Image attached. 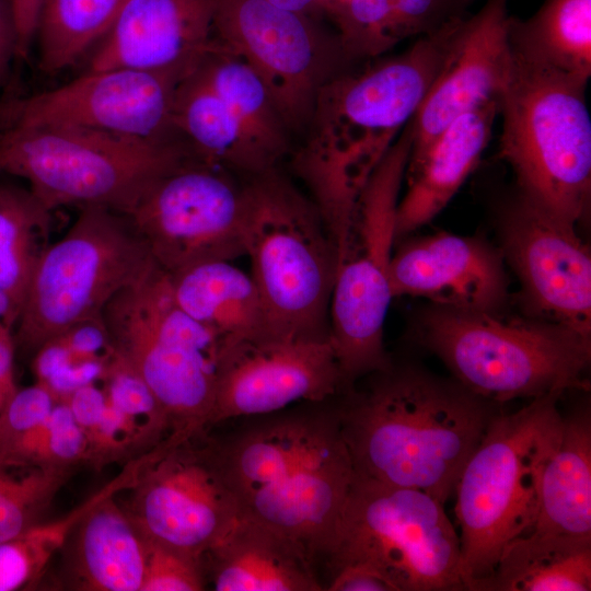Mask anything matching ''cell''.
<instances>
[{
    "label": "cell",
    "instance_id": "obj_36",
    "mask_svg": "<svg viewBox=\"0 0 591 591\" xmlns=\"http://www.w3.org/2000/svg\"><path fill=\"white\" fill-rule=\"evenodd\" d=\"M398 0H345L331 15L350 62L379 57L390 50L387 34Z\"/></svg>",
    "mask_w": 591,
    "mask_h": 591
},
{
    "label": "cell",
    "instance_id": "obj_3",
    "mask_svg": "<svg viewBox=\"0 0 591 591\" xmlns=\"http://www.w3.org/2000/svg\"><path fill=\"white\" fill-rule=\"evenodd\" d=\"M430 304L413 336L473 394L503 404L567 391L590 390L591 335L526 314Z\"/></svg>",
    "mask_w": 591,
    "mask_h": 591
},
{
    "label": "cell",
    "instance_id": "obj_41",
    "mask_svg": "<svg viewBox=\"0 0 591 591\" xmlns=\"http://www.w3.org/2000/svg\"><path fill=\"white\" fill-rule=\"evenodd\" d=\"M44 0H11L18 32V55L26 57L35 38Z\"/></svg>",
    "mask_w": 591,
    "mask_h": 591
},
{
    "label": "cell",
    "instance_id": "obj_24",
    "mask_svg": "<svg viewBox=\"0 0 591 591\" xmlns=\"http://www.w3.org/2000/svg\"><path fill=\"white\" fill-rule=\"evenodd\" d=\"M216 591H321L316 565L296 542L268 525L240 515L202 556Z\"/></svg>",
    "mask_w": 591,
    "mask_h": 591
},
{
    "label": "cell",
    "instance_id": "obj_42",
    "mask_svg": "<svg viewBox=\"0 0 591 591\" xmlns=\"http://www.w3.org/2000/svg\"><path fill=\"white\" fill-rule=\"evenodd\" d=\"M15 352L13 331L0 324V418L19 389L14 380Z\"/></svg>",
    "mask_w": 591,
    "mask_h": 591
},
{
    "label": "cell",
    "instance_id": "obj_27",
    "mask_svg": "<svg viewBox=\"0 0 591 591\" xmlns=\"http://www.w3.org/2000/svg\"><path fill=\"white\" fill-rule=\"evenodd\" d=\"M591 536L532 530L510 541L471 591H589Z\"/></svg>",
    "mask_w": 591,
    "mask_h": 591
},
{
    "label": "cell",
    "instance_id": "obj_18",
    "mask_svg": "<svg viewBox=\"0 0 591 591\" xmlns=\"http://www.w3.org/2000/svg\"><path fill=\"white\" fill-rule=\"evenodd\" d=\"M344 387L331 340L273 333L223 343L209 425L334 398Z\"/></svg>",
    "mask_w": 591,
    "mask_h": 591
},
{
    "label": "cell",
    "instance_id": "obj_37",
    "mask_svg": "<svg viewBox=\"0 0 591 591\" xmlns=\"http://www.w3.org/2000/svg\"><path fill=\"white\" fill-rule=\"evenodd\" d=\"M146 542L147 564L141 591H201L207 588L202 559L147 538Z\"/></svg>",
    "mask_w": 591,
    "mask_h": 591
},
{
    "label": "cell",
    "instance_id": "obj_13",
    "mask_svg": "<svg viewBox=\"0 0 591 591\" xmlns=\"http://www.w3.org/2000/svg\"><path fill=\"white\" fill-rule=\"evenodd\" d=\"M128 490L124 508L147 540L199 559L241 515L205 431H172Z\"/></svg>",
    "mask_w": 591,
    "mask_h": 591
},
{
    "label": "cell",
    "instance_id": "obj_5",
    "mask_svg": "<svg viewBox=\"0 0 591 591\" xmlns=\"http://www.w3.org/2000/svg\"><path fill=\"white\" fill-rule=\"evenodd\" d=\"M588 81L528 63L511 54L498 104L499 155L515 188L531 201L578 227L591 202V119Z\"/></svg>",
    "mask_w": 591,
    "mask_h": 591
},
{
    "label": "cell",
    "instance_id": "obj_6",
    "mask_svg": "<svg viewBox=\"0 0 591 591\" xmlns=\"http://www.w3.org/2000/svg\"><path fill=\"white\" fill-rule=\"evenodd\" d=\"M561 395L499 412L457 478L455 514L465 588L489 577L505 546L532 531L542 465L556 443Z\"/></svg>",
    "mask_w": 591,
    "mask_h": 591
},
{
    "label": "cell",
    "instance_id": "obj_33",
    "mask_svg": "<svg viewBox=\"0 0 591 591\" xmlns=\"http://www.w3.org/2000/svg\"><path fill=\"white\" fill-rule=\"evenodd\" d=\"M96 498L97 493L67 515L42 521L20 535L0 542V591L33 587Z\"/></svg>",
    "mask_w": 591,
    "mask_h": 591
},
{
    "label": "cell",
    "instance_id": "obj_7",
    "mask_svg": "<svg viewBox=\"0 0 591 591\" xmlns=\"http://www.w3.org/2000/svg\"><path fill=\"white\" fill-rule=\"evenodd\" d=\"M190 160L182 141L73 127L0 129V172L26 179L50 211L101 206L128 215L154 183Z\"/></svg>",
    "mask_w": 591,
    "mask_h": 591
},
{
    "label": "cell",
    "instance_id": "obj_32",
    "mask_svg": "<svg viewBox=\"0 0 591 591\" xmlns=\"http://www.w3.org/2000/svg\"><path fill=\"white\" fill-rule=\"evenodd\" d=\"M128 0H44L36 35L47 73L76 63L102 39Z\"/></svg>",
    "mask_w": 591,
    "mask_h": 591
},
{
    "label": "cell",
    "instance_id": "obj_28",
    "mask_svg": "<svg viewBox=\"0 0 591 591\" xmlns=\"http://www.w3.org/2000/svg\"><path fill=\"white\" fill-rule=\"evenodd\" d=\"M172 118L195 160L243 176L273 170L197 68L178 83Z\"/></svg>",
    "mask_w": 591,
    "mask_h": 591
},
{
    "label": "cell",
    "instance_id": "obj_23",
    "mask_svg": "<svg viewBox=\"0 0 591 591\" xmlns=\"http://www.w3.org/2000/svg\"><path fill=\"white\" fill-rule=\"evenodd\" d=\"M498 103L450 123L420 153L408 157L406 190L395 219V243L430 222L478 165L491 137Z\"/></svg>",
    "mask_w": 591,
    "mask_h": 591
},
{
    "label": "cell",
    "instance_id": "obj_39",
    "mask_svg": "<svg viewBox=\"0 0 591 591\" xmlns=\"http://www.w3.org/2000/svg\"><path fill=\"white\" fill-rule=\"evenodd\" d=\"M57 396L43 383L18 389L0 418V448L44 421Z\"/></svg>",
    "mask_w": 591,
    "mask_h": 591
},
{
    "label": "cell",
    "instance_id": "obj_31",
    "mask_svg": "<svg viewBox=\"0 0 591 591\" xmlns=\"http://www.w3.org/2000/svg\"><path fill=\"white\" fill-rule=\"evenodd\" d=\"M50 212L31 189L0 185V292L16 321L35 267L50 244Z\"/></svg>",
    "mask_w": 591,
    "mask_h": 591
},
{
    "label": "cell",
    "instance_id": "obj_26",
    "mask_svg": "<svg viewBox=\"0 0 591 591\" xmlns=\"http://www.w3.org/2000/svg\"><path fill=\"white\" fill-rule=\"evenodd\" d=\"M532 530L591 536V413L563 415L558 439L540 473Z\"/></svg>",
    "mask_w": 591,
    "mask_h": 591
},
{
    "label": "cell",
    "instance_id": "obj_34",
    "mask_svg": "<svg viewBox=\"0 0 591 591\" xmlns=\"http://www.w3.org/2000/svg\"><path fill=\"white\" fill-rule=\"evenodd\" d=\"M72 468L0 464V542L40 523Z\"/></svg>",
    "mask_w": 591,
    "mask_h": 591
},
{
    "label": "cell",
    "instance_id": "obj_10",
    "mask_svg": "<svg viewBox=\"0 0 591 591\" xmlns=\"http://www.w3.org/2000/svg\"><path fill=\"white\" fill-rule=\"evenodd\" d=\"M323 560L328 572L367 566L394 591L466 590L460 535L444 503L357 474Z\"/></svg>",
    "mask_w": 591,
    "mask_h": 591
},
{
    "label": "cell",
    "instance_id": "obj_15",
    "mask_svg": "<svg viewBox=\"0 0 591 591\" xmlns=\"http://www.w3.org/2000/svg\"><path fill=\"white\" fill-rule=\"evenodd\" d=\"M247 176L190 160L154 183L128 213L154 263L174 275L245 255Z\"/></svg>",
    "mask_w": 591,
    "mask_h": 591
},
{
    "label": "cell",
    "instance_id": "obj_21",
    "mask_svg": "<svg viewBox=\"0 0 591 591\" xmlns=\"http://www.w3.org/2000/svg\"><path fill=\"white\" fill-rule=\"evenodd\" d=\"M215 0H128L86 70L131 69L186 78L218 44Z\"/></svg>",
    "mask_w": 591,
    "mask_h": 591
},
{
    "label": "cell",
    "instance_id": "obj_29",
    "mask_svg": "<svg viewBox=\"0 0 591 591\" xmlns=\"http://www.w3.org/2000/svg\"><path fill=\"white\" fill-rule=\"evenodd\" d=\"M508 36L514 57L589 81L591 0H543L526 19L510 15Z\"/></svg>",
    "mask_w": 591,
    "mask_h": 591
},
{
    "label": "cell",
    "instance_id": "obj_20",
    "mask_svg": "<svg viewBox=\"0 0 591 591\" xmlns=\"http://www.w3.org/2000/svg\"><path fill=\"white\" fill-rule=\"evenodd\" d=\"M393 252V298L414 297L430 304L502 313L509 282L499 248L472 236L441 232L407 239Z\"/></svg>",
    "mask_w": 591,
    "mask_h": 591
},
{
    "label": "cell",
    "instance_id": "obj_45",
    "mask_svg": "<svg viewBox=\"0 0 591 591\" xmlns=\"http://www.w3.org/2000/svg\"><path fill=\"white\" fill-rule=\"evenodd\" d=\"M16 323V316L9 300L0 292V324H3L13 331Z\"/></svg>",
    "mask_w": 591,
    "mask_h": 591
},
{
    "label": "cell",
    "instance_id": "obj_4",
    "mask_svg": "<svg viewBox=\"0 0 591 591\" xmlns=\"http://www.w3.org/2000/svg\"><path fill=\"white\" fill-rule=\"evenodd\" d=\"M100 325L111 360L144 383L172 431L204 432L223 341L178 306L169 275L153 263L108 301Z\"/></svg>",
    "mask_w": 591,
    "mask_h": 591
},
{
    "label": "cell",
    "instance_id": "obj_38",
    "mask_svg": "<svg viewBox=\"0 0 591 591\" xmlns=\"http://www.w3.org/2000/svg\"><path fill=\"white\" fill-rule=\"evenodd\" d=\"M476 0H398L387 34L390 49L407 38L430 34L466 15Z\"/></svg>",
    "mask_w": 591,
    "mask_h": 591
},
{
    "label": "cell",
    "instance_id": "obj_2",
    "mask_svg": "<svg viewBox=\"0 0 591 591\" xmlns=\"http://www.w3.org/2000/svg\"><path fill=\"white\" fill-rule=\"evenodd\" d=\"M335 397L250 417L211 438L241 515L289 537L315 565L331 546L355 474Z\"/></svg>",
    "mask_w": 591,
    "mask_h": 591
},
{
    "label": "cell",
    "instance_id": "obj_16",
    "mask_svg": "<svg viewBox=\"0 0 591 591\" xmlns=\"http://www.w3.org/2000/svg\"><path fill=\"white\" fill-rule=\"evenodd\" d=\"M503 259L521 285L524 314L591 335V256L578 230L517 188L497 204Z\"/></svg>",
    "mask_w": 591,
    "mask_h": 591
},
{
    "label": "cell",
    "instance_id": "obj_1",
    "mask_svg": "<svg viewBox=\"0 0 591 591\" xmlns=\"http://www.w3.org/2000/svg\"><path fill=\"white\" fill-rule=\"evenodd\" d=\"M335 405L355 474L422 490L442 503L501 412L453 378L394 360L344 389Z\"/></svg>",
    "mask_w": 591,
    "mask_h": 591
},
{
    "label": "cell",
    "instance_id": "obj_35",
    "mask_svg": "<svg viewBox=\"0 0 591 591\" xmlns=\"http://www.w3.org/2000/svg\"><path fill=\"white\" fill-rule=\"evenodd\" d=\"M89 462V440L63 399L38 426L0 448V464L73 468Z\"/></svg>",
    "mask_w": 591,
    "mask_h": 591
},
{
    "label": "cell",
    "instance_id": "obj_22",
    "mask_svg": "<svg viewBox=\"0 0 591 591\" xmlns=\"http://www.w3.org/2000/svg\"><path fill=\"white\" fill-rule=\"evenodd\" d=\"M152 450L129 460L118 476L99 490L94 503L69 535L72 584L89 591H141L147 542L124 507L118 491L135 483Z\"/></svg>",
    "mask_w": 591,
    "mask_h": 591
},
{
    "label": "cell",
    "instance_id": "obj_14",
    "mask_svg": "<svg viewBox=\"0 0 591 591\" xmlns=\"http://www.w3.org/2000/svg\"><path fill=\"white\" fill-rule=\"evenodd\" d=\"M320 21L267 0H215V37L260 78L291 131L309 127L322 86L351 65Z\"/></svg>",
    "mask_w": 591,
    "mask_h": 591
},
{
    "label": "cell",
    "instance_id": "obj_19",
    "mask_svg": "<svg viewBox=\"0 0 591 591\" xmlns=\"http://www.w3.org/2000/svg\"><path fill=\"white\" fill-rule=\"evenodd\" d=\"M508 0H486L461 22L451 48L409 120V157L420 153L459 116L498 103L511 68Z\"/></svg>",
    "mask_w": 591,
    "mask_h": 591
},
{
    "label": "cell",
    "instance_id": "obj_30",
    "mask_svg": "<svg viewBox=\"0 0 591 591\" xmlns=\"http://www.w3.org/2000/svg\"><path fill=\"white\" fill-rule=\"evenodd\" d=\"M197 70L225 103L266 163L271 169L278 167L290 151L291 130L260 78L219 42Z\"/></svg>",
    "mask_w": 591,
    "mask_h": 591
},
{
    "label": "cell",
    "instance_id": "obj_9",
    "mask_svg": "<svg viewBox=\"0 0 591 591\" xmlns=\"http://www.w3.org/2000/svg\"><path fill=\"white\" fill-rule=\"evenodd\" d=\"M153 263L128 215L80 208L35 267L13 328L15 351L35 356L78 327L100 325L108 301Z\"/></svg>",
    "mask_w": 591,
    "mask_h": 591
},
{
    "label": "cell",
    "instance_id": "obj_12",
    "mask_svg": "<svg viewBox=\"0 0 591 591\" xmlns=\"http://www.w3.org/2000/svg\"><path fill=\"white\" fill-rule=\"evenodd\" d=\"M464 16L417 37L396 56L332 78L317 94L309 138L375 169L425 99Z\"/></svg>",
    "mask_w": 591,
    "mask_h": 591
},
{
    "label": "cell",
    "instance_id": "obj_44",
    "mask_svg": "<svg viewBox=\"0 0 591 591\" xmlns=\"http://www.w3.org/2000/svg\"><path fill=\"white\" fill-rule=\"evenodd\" d=\"M268 2L283 9L300 12L321 20L325 13V0H267Z\"/></svg>",
    "mask_w": 591,
    "mask_h": 591
},
{
    "label": "cell",
    "instance_id": "obj_43",
    "mask_svg": "<svg viewBox=\"0 0 591 591\" xmlns=\"http://www.w3.org/2000/svg\"><path fill=\"white\" fill-rule=\"evenodd\" d=\"M18 55V32L11 0H0V86L9 77Z\"/></svg>",
    "mask_w": 591,
    "mask_h": 591
},
{
    "label": "cell",
    "instance_id": "obj_11",
    "mask_svg": "<svg viewBox=\"0 0 591 591\" xmlns=\"http://www.w3.org/2000/svg\"><path fill=\"white\" fill-rule=\"evenodd\" d=\"M410 146L406 125L360 194L338 251L329 340L343 390L393 361L384 346V323L393 299L389 271Z\"/></svg>",
    "mask_w": 591,
    "mask_h": 591
},
{
    "label": "cell",
    "instance_id": "obj_8",
    "mask_svg": "<svg viewBox=\"0 0 591 591\" xmlns=\"http://www.w3.org/2000/svg\"><path fill=\"white\" fill-rule=\"evenodd\" d=\"M245 255L270 332L329 340L337 250L315 206L278 167L247 176Z\"/></svg>",
    "mask_w": 591,
    "mask_h": 591
},
{
    "label": "cell",
    "instance_id": "obj_17",
    "mask_svg": "<svg viewBox=\"0 0 591 591\" xmlns=\"http://www.w3.org/2000/svg\"><path fill=\"white\" fill-rule=\"evenodd\" d=\"M183 79L121 68L85 70L54 90L1 105L0 127H73L183 142L172 118L175 90Z\"/></svg>",
    "mask_w": 591,
    "mask_h": 591
},
{
    "label": "cell",
    "instance_id": "obj_40",
    "mask_svg": "<svg viewBox=\"0 0 591 591\" xmlns=\"http://www.w3.org/2000/svg\"><path fill=\"white\" fill-rule=\"evenodd\" d=\"M325 590L394 591L381 575L360 564L345 565L329 572Z\"/></svg>",
    "mask_w": 591,
    "mask_h": 591
},
{
    "label": "cell",
    "instance_id": "obj_25",
    "mask_svg": "<svg viewBox=\"0 0 591 591\" xmlns=\"http://www.w3.org/2000/svg\"><path fill=\"white\" fill-rule=\"evenodd\" d=\"M231 262L210 260L167 274L176 303L223 343L271 333L254 278Z\"/></svg>",
    "mask_w": 591,
    "mask_h": 591
}]
</instances>
